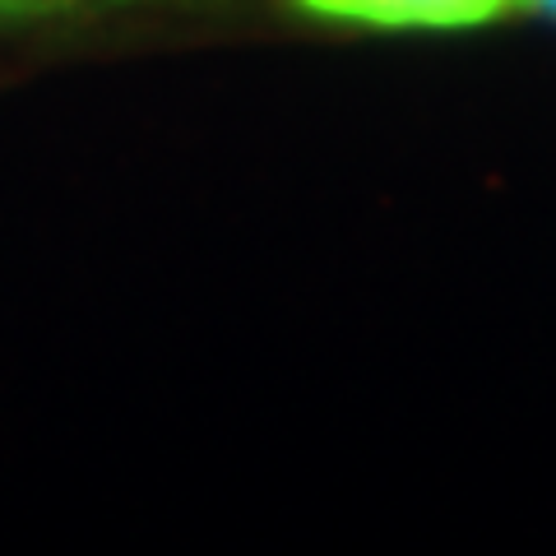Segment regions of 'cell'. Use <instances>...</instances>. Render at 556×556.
Here are the masks:
<instances>
[{"instance_id": "cell-2", "label": "cell", "mask_w": 556, "mask_h": 556, "mask_svg": "<svg viewBox=\"0 0 556 556\" xmlns=\"http://www.w3.org/2000/svg\"><path fill=\"white\" fill-rule=\"evenodd\" d=\"M130 5H159V0H0V28L42 24V20H61V14L130 10Z\"/></svg>"}, {"instance_id": "cell-1", "label": "cell", "mask_w": 556, "mask_h": 556, "mask_svg": "<svg viewBox=\"0 0 556 556\" xmlns=\"http://www.w3.org/2000/svg\"><path fill=\"white\" fill-rule=\"evenodd\" d=\"M302 10L362 28H478L533 0H298Z\"/></svg>"}, {"instance_id": "cell-3", "label": "cell", "mask_w": 556, "mask_h": 556, "mask_svg": "<svg viewBox=\"0 0 556 556\" xmlns=\"http://www.w3.org/2000/svg\"><path fill=\"white\" fill-rule=\"evenodd\" d=\"M533 14H547V20L556 24V0H533V5H529Z\"/></svg>"}]
</instances>
